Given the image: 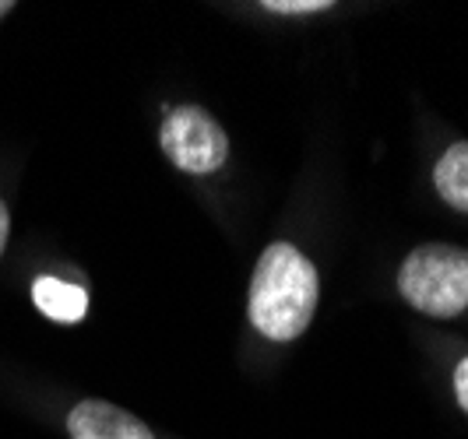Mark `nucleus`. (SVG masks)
Instances as JSON below:
<instances>
[{"label":"nucleus","mask_w":468,"mask_h":439,"mask_svg":"<svg viewBox=\"0 0 468 439\" xmlns=\"http://www.w3.org/2000/svg\"><path fill=\"white\" fill-rule=\"evenodd\" d=\"M11 7H15V4H11V0H0V18H4V15H7V11H11Z\"/></svg>","instance_id":"nucleus-10"},{"label":"nucleus","mask_w":468,"mask_h":439,"mask_svg":"<svg viewBox=\"0 0 468 439\" xmlns=\"http://www.w3.org/2000/svg\"><path fill=\"white\" fill-rule=\"evenodd\" d=\"M70 439H155L152 429L110 401H81L68 415Z\"/></svg>","instance_id":"nucleus-4"},{"label":"nucleus","mask_w":468,"mask_h":439,"mask_svg":"<svg viewBox=\"0 0 468 439\" xmlns=\"http://www.w3.org/2000/svg\"><path fill=\"white\" fill-rule=\"evenodd\" d=\"M32 299H36V306L47 313L49 320H57V324H78V320L85 317V309H89L85 288L68 285V281H60V277H39V281L32 285Z\"/></svg>","instance_id":"nucleus-5"},{"label":"nucleus","mask_w":468,"mask_h":439,"mask_svg":"<svg viewBox=\"0 0 468 439\" xmlns=\"http://www.w3.org/2000/svg\"><path fill=\"white\" fill-rule=\"evenodd\" d=\"M399 292L430 317H458L468 309V254L447 243H426L405 256Z\"/></svg>","instance_id":"nucleus-2"},{"label":"nucleus","mask_w":468,"mask_h":439,"mask_svg":"<svg viewBox=\"0 0 468 439\" xmlns=\"http://www.w3.org/2000/svg\"><path fill=\"white\" fill-rule=\"evenodd\" d=\"M268 11H279V15H310V11H328V0H268L264 4Z\"/></svg>","instance_id":"nucleus-7"},{"label":"nucleus","mask_w":468,"mask_h":439,"mask_svg":"<svg viewBox=\"0 0 468 439\" xmlns=\"http://www.w3.org/2000/svg\"><path fill=\"white\" fill-rule=\"evenodd\" d=\"M433 180H437V190L451 208L468 211V141L447 148L437 162Z\"/></svg>","instance_id":"nucleus-6"},{"label":"nucleus","mask_w":468,"mask_h":439,"mask_svg":"<svg viewBox=\"0 0 468 439\" xmlns=\"http://www.w3.org/2000/svg\"><path fill=\"white\" fill-rule=\"evenodd\" d=\"M7 229H11V214H7V204L0 201V254L7 246Z\"/></svg>","instance_id":"nucleus-9"},{"label":"nucleus","mask_w":468,"mask_h":439,"mask_svg":"<svg viewBox=\"0 0 468 439\" xmlns=\"http://www.w3.org/2000/svg\"><path fill=\"white\" fill-rule=\"evenodd\" d=\"M159 141H163L169 162L190 176H208L215 169H222L226 155H229L226 131L215 123V116L197 110V106L169 110Z\"/></svg>","instance_id":"nucleus-3"},{"label":"nucleus","mask_w":468,"mask_h":439,"mask_svg":"<svg viewBox=\"0 0 468 439\" xmlns=\"http://www.w3.org/2000/svg\"><path fill=\"white\" fill-rule=\"evenodd\" d=\"M317 309V271L296 246L271 243L250 281V320L271 341L300 338Z\"/></svg>","instance_id":"nucleus-1"},{"label":"nucleus","mask_w":468,"mask_h":439,"mask_svg":"<svg viewBox=\"0 0 468 439\" xmlns=\"http://www.w3.org/2000/svg\"><path fill=\"white\" fill-rule=\"evenodd\" d=\"M454 393H458V404L468 412V359L458 366V372H454Z\"/></svg>","instance_id":"nucleus-8"}]
</instances>
